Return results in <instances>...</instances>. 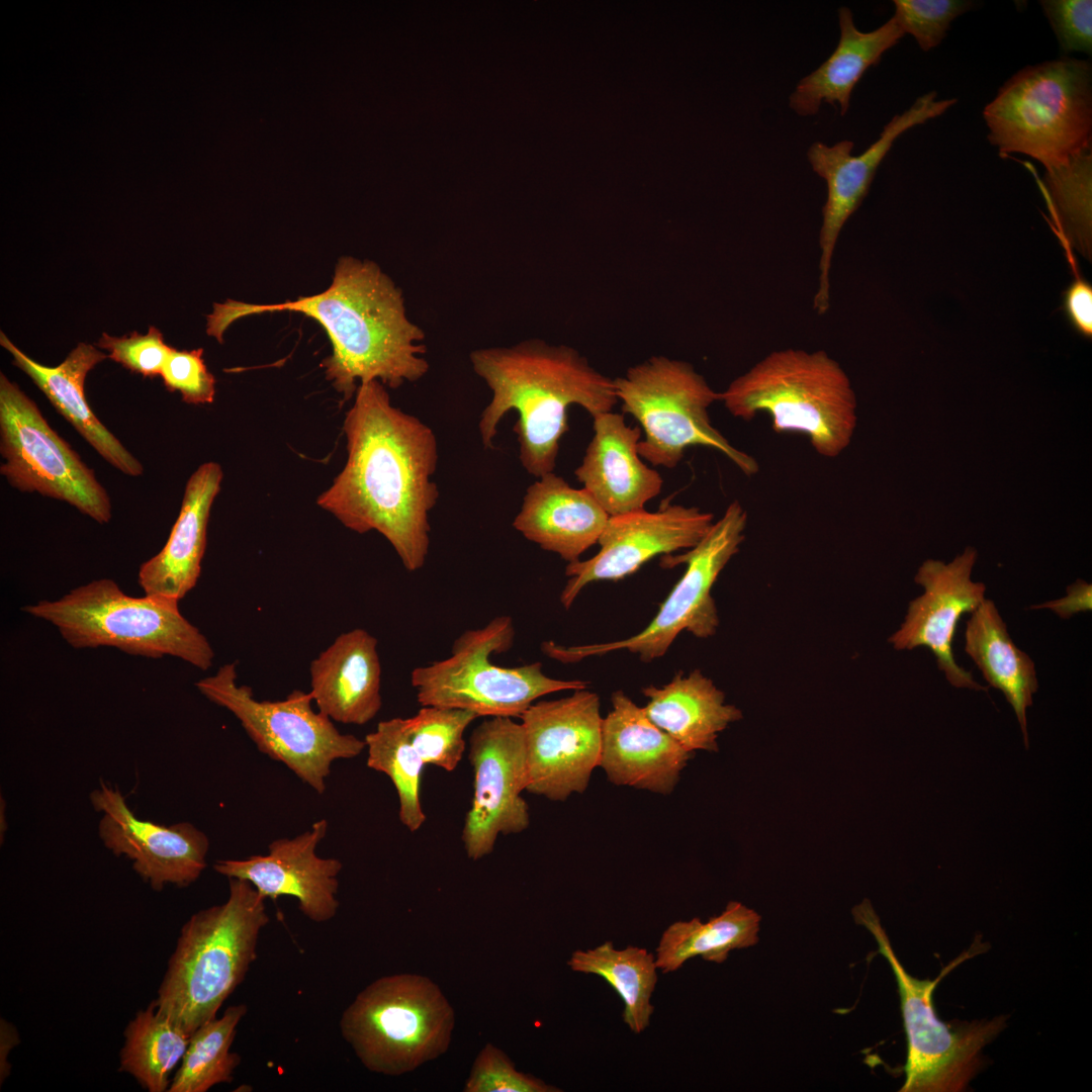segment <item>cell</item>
<instances>
[{"instance_id":"1","label":"cell","mask_w":1092,"mask_h":1092,"mask_svg":"<svg viewBox=\"0 0 1092 1092\" xmlns=\"http://www.w3.org/2000/svg\"><path fill=\"white\" fill-rule=\"evenodd\" d=\"M343 431L347 461L317 505L358 534L377 531L403 567L421 569L430 549V513L439 499L437 436L392 405L378 380L358 386Z\"/></svg>"},{"instance_id":"2","label":"cell","mask_w":1092,"mask_h":1092,"mask_svg":"<svg viewBox=\"0 0 1092 1092\" xmlns=\"http://www.w3.org/2000/svg\"><path fill=\"white\" fill-rule=\"evenodd\" d=\"M283 310L301 312L327 332L333 352L321 366L343 401L363 382L398 388L429 372L424 331L408 318L401 289L370 260L340 258L332 284L311 296L276 304L214 303L206 333L222 343L235 321Z\"/></svg>"},{"instance_id":"3","label":"cell","mask_w":1092,"mask_h":1092,"mask_svg":"<svg viewBox=\"0 0 1092 1092\" xmlns=\"http://www.w3.org/2000/svg\"><path fill=\"white\" fill-rule=\"evenodd\" d=\"M473 371L491 397L478 430L485 449L493 448L497 426L511 411L523 468L536 478L554 472L560 441L568 431V407L579 405L592 417L619 402L614 379L595 369L575 349L527 340L510 347L472 351Z\"/></svg>"},{"instance_id":"4","label":"cell","mask_w":1092,"mask_h":1092,"mask_svg":"<svg viewBox=\"0 0 1092 1092\" xmlns=\"http://www.w3.org/2000/svg\"><path fill=\"white\" fill-rule=\"evenodd\" d=\"M265 900L248 881L230 878L226 901L195 912L181 927L154 1001L189 1034L216 1017L257 960L270 920Z\"/></svg>"},{"instance_id":"5","label":"cell","mask_w":1092,"mask_h":1092,"mask_svg":"<svg viewBox=\"0 0 1092 1092\" xmlns=\"http://www.w3.org/2000/svg\"><path fill=\"white\" fill-rule=\"evenodd\" d=\"M719 400L744 421L767 414L774 431L803 433L818 454L829 458L845 450L856 426L850 380L821 350L771 352L719 392Z\"/></svg>"},{"instance_id":"6","label":"cell","mask_w":1092,"mask_h":1092,"mask_svg":"<svg viewBox=\"0 0 1092 1092\" xmlns=\"http://www.w3.org/2000/svg\"><path fill=\"white\" fill-rule=\"evenodd\" d=\"M983 117L1000 156L1022 154L1045 170L1092 148V65L1062 57L1025 67L989 102Z\"/></svg>"},{"instance_id":"7","label":"cell","mask_w":1092,"mask_h":1092,"mask_svg":"<svg viewBox=\"0 0 1092 1092\" xmlns=\"http://www.w3.org/2000/svg\"><path fill=\"white\" fill-rule=\"evenodd\" d=\"M56 626L72 647H115L127 654L178 657L206 670L214 652L207 638L179 611L178 600L124 594L109 578L72 589L55 601H39L22 609Z\"/></svg>"},{"instance_id":"8","label":"cell","mask_w":1092,"mask_h":1092,"mask_svg":"<svg viewBox=\"0 0 1092 1092\" xmlns=\"http://www.w3.org/2000/svg\"><path fill=\"white\" fill-rule=\"evenodd\" d=\"M454 1011L431 979L417 974L378 978L344 1010L340 1030L370 1072L399 1076L448 1050Z\"/></svg>"},{"instance_id":"9","label":"cell","mask_w":1092,"mask_h":1092,"mask_svg":"<svg viewBox=\"0 0 1092 1092\" xmlns=\"http://www.w3.org/2000/svg\"><path fill=\"white\" fill-rule=\"evenodd\" d=\"M514 639V623L508 615L464 631L454 640L448 657L412 670L419 704L468 710L486 718H521L543 696L587 688L584 680L549 677L538 661L515 667L493 663L491 655L507 652Z\"/></svg>"},{"instance_id":"10","label":"cell","mask_w":1092,"mask_h":1092,"mask_svg":"<svg viewBox=\"0 0 1092 1092\" xmlns=\"http://www.w3.org/2000/svg\"><path fill=\"white\" fill-rule=\"evenodd\" d=\"M624 414L644 432L638 454L654 466L675 468L694 446L716 449L744 474L758 471L756 460L735 447L712 425L708 410L719 400L692 364L653 356L614 379Z\"/></svg>"},{"instance_id":"11","label":"cell","mask_w":1092,"mask_h":1092,"mask_svg":"<svg viewBox=\"0 0 1092 1092\" xmlns=\"http://www.w3.org/2000/svg\"><path fill=\"white\" fill-rule=\"evenodd\" d=\"M858 925L875 937L878 951L894 972L908 1041L906 1079L901 1092H957L964 1090L982 1066L981 1051L1005 1027L1006 1016L948 1024L939 1020L932 1003L936 985L953 967L981 949L973 944L945 967L935 980H919L902 966L871 902L852 909Z\"/></svg>"},{"instance_id":"12","label":"cell","mask_w":1092,"mask_h":1092,"mask_svg":"<svg viewBox=\"0 0 1092 1092\" xmlns=\"http://www.w3.org/2000/svg\"><path fill=\"white\" fill-rule=\"evenodd\" d=\"M237 677L236 663L230 662L195 686L240 721L262 753L285 764L317 794L326 791L335 760L354 758L366 748L364 739L341 733L333 720L315 712L309 692L293 690L283 700L258 701Z\"/></svg>"},{"instance_id":"13","label":"cell","mask_w":1092,"mask_h":1092,"mask_svg":"<svg viewBox=\"0 0 1092 1092\" xmlns=\"http://www.w3.org/2000/svg\"><path fill=\"white\" fill-rule=\"evenodd\" d=\"M746 524V511L738 500H733L696 546L681 554L661 556V567L686 564V571L660 605L653 620L636 635L617 641L569 647L546 641L542 644L543 652L560 662L572 663L589 656L628 650L637 654L642 661L650 662L662 657L682 631L700 639L713 636L719 625V617L711 592L724 567L739 551L745 538Z\"/></svg>"},{"instance_id":"14","label":"cell","mask_w":1092,"mask_h":1092,"mask_svg":"<svg viewBox=\"0 0 1092 1092\" xmlns=\"http://www.w3.org/2000/svg\"><path fill=\"white\" fill-rule=\"evenodd\" d=\"M0 473L21 492L66 502L99 524L112 516L95 472L49 425L37 404L0 373Z\"/></svg>"},{"instance_id":"15","label":"cell","mask_w":1092,"mask_h":1092,"mask_svg":"<svg viewBox=\"0 0 1092 1092\" xmlns=\"http://www.w3.org/2000/svg\"><path fill=\"white\" fill-rule=\"evenodd\" d=\"M600 697L586 689L534 702L521 716L526 746V791L551 801L583 793L600 766Z\"/></svg>"},{"instance_id":"16","label":"cell","mask_w":1092,"mask_h":1092,"mask_svg":"<svg viewBox=\"0 0 1092 1092\" xmlns=\"http://www.w3.org/2000/svg\"><path fill=\"white\" fill-rule=\"evenodd\" d=\"M468 758L473 768V795L462 841L466 854L478 860L494 849L498 835L516 834L530 824L526 791L524 730L509 717H488L472 731Z\"/></svg>"},{"instance_id":"17","label":"cell","mask_w":1092,"mask_h":1092,"mask_svg":"<svg viewBox=\"0 0 1092 1092\" xmlns=\"http://www.w3.org/2000/svg\"><path fill=\"white\" fill-rule=\"evenodd\" d=\"M957 99H937L932 91L919 96L884 126L879 139L858 156L852 155L853 142L840 141L832 146L813 143L807 159L813 171L826 183L819 232V278L813 306L819 314L829 309L830 269L839 235L847 219L867 196L875 174L894 142L906 130L946 112Z\"/></svg>"},{"instance_id":"18","label":"cell","mask_w":1092,"mask_h":1092,"mask_svg":"<svg viewBox=\"0 0 1092 1092\" xmlns=\"http://www.w3.org/2000/svg\"><path fill=\"white\" fill-rule=\"evenodd\" d=\"M713 515L697 507L667 504L656 512L645 509L610 517L601 534L599 552L589 559L567 563V583L560 603L569 609L588 583L619 580L636 572L657 555L691 549L713 525Z\"/></svg>"},{"instance_id":"19","label":"cell","mask_w":1092,"mask_h":1092,"mask_svg":"<svg viewBox=\"0 0 1092 1092\" xmlns=\"http://www.w3.org/2000/svg\"><path fill=\"white\" fill-rule=\"evenodd\" d=\"M95 811L102 813L98 834L116 856L132 861V869L159 892L166 885L187 887L205 870L207 835L190 822L163 826L135 817L121 792L101 782L90 794Z\"/></svg>"},{"instance_id":"20","label":"cell","mask_w":1092,"mask_h":1092,"mask_svg":"<svg viewBox=\"0 0 1092 1092\" xmlns=\"http://www.w3.org/2000/svg\"><path fill=\"white\" fill-rule=\"evenodd\" d=\"M976 559V549L968 547L947 564L933 559L924 561L914 577L924 592L909 603L903 623L888 641L896 650L930 649L951 686L987 693L988 687L977 682L971 671L960 666L952 651L961 617L974 612L985 600V583L971 579Z\"/></svg>"},{"instance_id":"21","label":"cell","mask_w":1092,"mask_h":1092,"mask_svg":"<svg viewBox=\"0 0 1092 1092\" xmlns=\"http://www.w3.org/2000/svg\"><path fill=\"white\" fill-rule=\"evenodd\" d=\"M327 830V820L321 819L293 838L272 841L267 854L219 859L213 870L228 879L248 881L265 899L294 897L306 918L316 923L330 921L339 909L338 876L343 864L338 858L316 854Z\"/></svg>"},{"instance_id":"22","label":"cell","mask_w":1092,"mask_h":1092,"mask_svg":"<svg viewBox=\"0 0 1092 1092\" xmlns=\"http://www.w3.org/2000/svg\"><path fill=\"white\" fill-rule=\"evenodd\" d=\"M690 754L624 692L612 695V710L603 720L600 761L610 782L669 795Z\"/></svg>"},{"instance_id":"23","label":"cell","mask_w":1092,"mask_h":1092,"mask_svg":"<svg viewBox=\"0 0 1092 1092\" xmlns=\"http://www.w3.org/2000/svg\"><path fill=\"white\" fill-rule=\"evenodd\" d=\"M593 428L576 479L609 517L644 510L660 493L663 479L638 454L641 428L613 411L593 417Z\"/></svg>"},{"instance_id":"24","label":"cell","mask_w":1092,"mask_h":1092,"mask_svg":"<svg viewBox=\"0 0 1092 1092\" xmlns=\"http://www.w3.org/2000/svg\"><path fill=\"white\" fill-rule=\"evenodd\" d=\"M377 639L356 628L340 634L310 663V695L320 712L342 724L364 725L382 706Z\"/></svg>"},{"instance_id":"25","label":"cell","mask_w":1092,"mask_h":1092,"mask_svg":"<svg viewBox=\"0 0 1092 1092\" xmlns=\"http://www.w3.org/2000/svg\"><path fill=\"white\" fill-rule=\"evenodd\" d=\"M0 344L10 353L12 364L30 377L57 412L105 461L128 476L144 473L143 464L101 423L86 399L87 374L108 357L106 354L90 344L79 343L61 364L49 367L25 355L3 332Z\"/></svg>"},{"instance_id":"26","label":"cell","mask_w":1092,"mask_h":1092,"mask_svg":"<svg viewBox=\"0 0 1092 1092\" xmlns=\"http://www.w3.org/2000/svg\"><path fill=\"white\" fill-rule=\"evenodd\" d=\"M223 477L221 466L202 463L188 478L180 512L161 551L139 570L145 595L183 599L197 583L201 571L211 506Z\"/></svg>"},{"instance_id":"27","label":"cell","mask_w":1092,"mask_h":1092,"mask_svg":"<svg viewBox=\"0 0 1092 1092\" xmlns=\"http://www.w3.org/2000/svg\"><path fill=\"white\" fill-rule=\"evenodd\" d=\"M609 518L584 488L550 472L528 486L513 527L570 563L598 543Z\"/></svg>"},{"instance_id":"28","label":"cell","mask_w":1092,"mask_h":1092,"mask_svg":"<svg viewBox=\"0 0 1092 1092\" xmlns=\"http://www.w3.org/2000/svg\"><path fill=\"white\" fill-rule=\"evenodd\" d=\"M838 22L840 36L835 50L802 78L790 95L789 105L800 116L815 115L822 103L838 104L840 114L845 115L852 91L864 72L905 35L893 17L872 31H860L845 6L838 9Z\"/></svg>"},{"instance_id":"29","label":"cell","mask_w":1092,"mask_h":1092,"mask_svg":"<svg viewBox=\"0 0 1092 1092\" xmlns=\"http://www.w3.org/2000/svg\"><path fill=\"white\" fill-rule=\"evenodd\" d=\"M642 693L648 699L643 708L649 719L689 752L718 750V734L742 718L698 669L688 675L679 671L668 684L646 687Z\"/></svg>"},{"instance_id":"30","label":"cell","mask_w":1092,"mask_h":1092,"mask_svg":"<svg viewBox=\"0 0 1092 1092\" xmlns=\"http://www.w3.org/2000/svg\"><path fill=\"white\" fill-rule=\"evenodd\" d=\"M965 651L990 687L1003 693L1012 707L1028 747L1026 709L1038 682L1033 660L1009 635L995 603L985 599L966 624Z\"/></svg>"},{"instance_id":"31","label":"cell","mask_w":1092,"mask_h":1092,"mask_svg":"<svg viewBox=\"0 0 1092 1092\" xmlns=\"http://www.w3.org/2000/svg\"><path fill=\"white\" fill-rule=\"evenodd\" d=\"M760 916L740 902L731 901L724 911L702 922L695 917L675 921L661 934L656 947L657 969L674 972L695 958L721 964L734 949L752 946L758 941Z\"/></svg>"},{"instance_id":"32","label":"cell","mask_w":1092,"mask_h":1092,"mask_svg":"<svg viewBox=\"0 0 1092 1092\" xmlns=\"http://www.w3.org/2000/svg\"><path fill=\"white\" fill-rule=\"evenodd\" d=\"M567 966L574 972L605 979L619 994L624 1009L622 1019L634 1033L644 1031L654 1011L650 1003L657 983L655 957L646 948L628 945L618 949L612 941L595 948L577 949Z\"/></svg>"},{"instance_id":"33","label":"cell","mask_w":1092,"mask_h":1092,"mask_svg":"<svg viewBox=\"0 0 1092 1092\" xmlns=\"http://www.w3.org/2000/svg\"><path fill=\"white\" fill-rule=\"evenodd\" d=\"M123 1036L119 1071L129 1074L149 1092H168L171 1075L181 1063L191 1034L152 1001L128 1022Z\"/></svg>"},{"instance_id":"34","label":"cell","mask_w":1092,"mask_h":1092,"mask_svg":"<svg viewBox=\"0 0 1092 1092\" xmlns=\"http://www.w3.org/2000/svg\"><path fill=\"white\" fill-rule=\"evenodd\" d=\"M247 1011L245 1004L229 1006L220 1017L203 1023L191 1034L168 1092H206L234 1080L241 1056L231 1046Z\"/></svg>"},{"instance_id":"35","label":"cell","mask_w":1092,"mask_h":1092,"mask_svg":"<svg viewBox=\"0 0 1092 1092\" xmlns=\"http://www.w3.org/2000/svg\"><path fill=\"white\" fill-rule=\"evenodd\" d=\"M367 766L385 774L398 796L400 822L411 831L419 830L427 817L421 803L423 759L404 727V719L380 721L365 738Z\"/></svg>"},{"instance_id":"36","label":"cell","mask_w":1092,"mask_h":1092,"mask_svg":"<svg viewBox=\"0 0 1092 1092\" xmlns=\"http://www.w3.org/2000/svg\"><path fill=\"white\" fill-rule=\"evenodd\" d=\"M1040 185L1061 238L1090 256L1092 148L1075 155L1063 166L1045 170Z\"/></svg>"},{"instance_id":"37","label":"cell","mask_w":1092,"mask_h":1092,"mask_svg":"<svg viewBox=\"0 0 1092 1092\" xmlns=\"http://www.w3.org/2000/svg\"><path fill=\"white\" fill-rule=\"evenodd\" d=\"M477 718L468 710L422 706L416 715L404 719V727L425 764L453 771L466 748L465 730Z\"/></svg>"},{"instance_id":"38","label":"cell","mask_w":1092,"mask_h":1092,"mask_svg":"<svg viewBox=\"0 0 1092 1092\" xmlns=\"http://www.w3.org/2000/svg\"><path fill=\"white\" fill-rule=\"evenodd\" d=\"M892 16L903 32L911 34L923 52L936 48L951 22L974 2L962 0H894Z\"/></svg>"},{"instance_id":"39","label":"cell","mask_w":1092,"mask_h":1092,"mask_svg":"<svg viewBox=\"0 0 1092 1092\" xmlns=\"http://www.w3.org/2000/svg\"><path fill=\"white\" fill-rule=\"evenodd\" d=\"M465 1092H559V1088L516 1069L498 1048L486 1043L477 1055L466 1080Z\"/></svg>"},{"instance_id":"40","label":"cell","mask_w":1092,"mask_h":1092,"mask_svg":"<svg viewBox=\"0 0 1092 1092\" xmlns=\"http://www.w3.org/2000/svg\"><path fill=\"white\" fill-rule=\"evenodd\" d=\"M97 345L108 351L109 359L130 372L150 378L161 375L172 349L155 327H150L146 335L132 332L128 336L112 337L103 333Z\"/></svg>"},{"instance_id":"41","label":"cell","mask_w":1092,"mask_h":1092,"mask_svg":"<svg viewBox=\"0 0 1092 1092\" xmlns=\"http://www.w3.org/2000/svg\"><path fill=\"white\" fill-rule=\"evenodd\" d=\"M203 350H177L172 347L164 363L161 377L169 391H179L189 404L211 403L215 395V378L202 358Z\"/></svg>"},{"instance_id":"42","label":"cell","mask_w":1092,"mask_h":1092,"mask_svg":"<svg viewBox=\"0 0 1092 1092\" xmlns=\"http://www.w3.org/2000/svg\"><path fill=\"white\" fill-rule=\"evenodd\" d=\"M1039 4L1065 53L1091 55V0H1042Z\"/></svg>"},{"instance_id":"43","label":"cell","mask_w":1092,"mask_h":1092,"mask_svg":"<svg viewBox=\"0 0 1092 1092\" xmlns=\"http://www.w3.org/2000/svg\"><path fill=\"white\" fill-rule=\"evenodd\" d=\"M1064 310L1083 337L1092 336V286L1079 275L1064 292Z\"/></svg>"},{"instance_id":"44","label":"cell","mask_w":1092,"mask_h":1092,"mask_svg":"<svg viewBox=\"0 0 1092 1092\" xmlns=\"http://www.w3.org/2000/svg\"><path fill=\"white\" fill-rule=\"evenodd\" d=\"M1066 590V597L1041 605L1031 606L1030 609H1049L1062 619H1070L1078 613L1091 611V583L1083 579H1077L1074 583L1068 585Z\"/></svg>"},{"instance_id":"45","label":"cell","mask_w":1092,"mask_h":1092,"mask_svg":"<svg viewBox=\"0 0 1092 1092\" xmlns=\"http://www.w3.org/2000/svg\"><path fill=\"white\" fill-rule=\"evenodd\" d=\"M1 1052H0V1079L1 1082L9 1074V1067L7 1062V1056L9 1052L19 1042L18 1033L12 1024L6 1020L1 1019Z\"/></svg>"}]
</instances>
